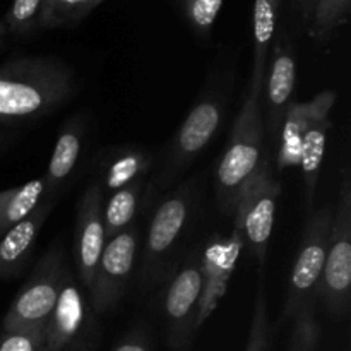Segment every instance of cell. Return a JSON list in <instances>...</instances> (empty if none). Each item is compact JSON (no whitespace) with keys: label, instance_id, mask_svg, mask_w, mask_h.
Here are the masks:
<instances>
[{"label":"cell","instance_id":"obj_11","mask_svg":"<svg viewBox=\"0 0 351 351\" xmlns=\"http://www.w3.org/2000/svg\"><path fill=\"white\" fill-rule=\"evenodd\" d=\"M137 249V226H129L105 243V249L96 264L91 288L88 290V298L98 317L112 312L122 300L136 267Z\"/></svg>","mask_w":351,"mask_h":351},{"label":"cell","instance_id":"obj_1","mask_svg":"<svg viewBox=\"0 0 351 351\" xmlns=\"http://www.w3.org/2000/svg\"><path fill=\"white\" fill-rule=\"evenodd\" d=\"M79 91L74 71L48 55L0 65V129H19L53 115Z\"/></svg>","mask_w":351,"mask_h":351},{"label":"cell","instance_id":"obj_33","mask_svg":"<svg viewBox=\"0 0 351 351\" xmlns=\"http://www.w3.org/2000/svg\"><path fill=\"white\" fill-rule=\"evenodd\" d=\"M3 48V41H0V50H2Z\"/></svg>","mask_w":351,"mask_h":351},{"label":"cell","instance_id":"obj_10","mask_svg":"<svg viewBox=\"0 0 351 351\" xmlns=\"http://www.w3.org/2000/svg\"><path fill=\"white\" fill-rule=\"evenodd\" d=\"M331 223L332 211L329 208H319L308 216L304 239L288 281V295L281 321L295 319L302 308L317 302V290L324 269Z\"/></svg>","mask_w":351,"mask_h":351},{"label":"cell","instance_id":"obj_9","mask_svg":"<svg viewBox=\"0 0 351 351\" xmlns=\"http://www.w3.org/2000/svg\"><path fill=\"white\" fill-rule=\"evenodd\" d=\"M48 351H96L101 341L98 315L77 278L67 269L60 295L45 328Z\"/></svg>","mask_w":351,"mask_h":351},{"label":"cell","instance_id":"obj_22","mask_svg":"<svg viewBox=\"0 0 351 351\" xmlns=\"http://www.w3.org/2000/svg\"><path fill=\"white\" fill-rule=\"evenodd\" d=\"M144 187H146V180H141L110 194L108 201L103 204L106 242L129 226H132V221L139 211Z\"/></svg>","mask_w":351,"mask_h":351},{"label":"cell","instance_id":"obj_4","mask_svg":"<svg viewBox=\"0 0 351 351\" xmlns=\"http://www.w3.org/2000/svg\"><path fill=\"white\" fill-rule=\"evenodd\" d=\"M226 112V95L213 84L192 106L165 153L163 165L153 182V191H165L177 180L199 154L211 144Z\"/></svg>","mask_w":351,"mask_h":351},{"label":"cell","instance_id":"obj_8","mask_svg":"<svg viewBox=\"0 0 351 351\" xmlns=\"http://www.w3.org/2000/svg\"><path fill=\"white\" fill-rule=\"evenodd\" d=\"M280 194L281 184L273 175L271 154H267L261 163L259 170L240 192L235 215H233V223L239 225L242 232L243 245L249 249L252 259H256L259 264V273L264 271Z\"/></svg>","mask_w":351,"mask_h":351},{"label":"cell","instance_id":"obj_18","mask_svg":"<svg viewBox=\"0 0 351 351\" xmlns=\"http://www.w3.org/2000/svg\"><path fill=\"white\" fill-rule=\"evenodd\" d=\"M281 0H254L252 9V72H250L249 91L247 95L261 98L263 93L264 75H266L267 58L276 33L278 14H280Z\"/></svg>","mask_w":351,"mask_h":351},{"label":"cell","instance_id":"obj_28","mask_svg":"<svg viewBox=\"0 0 351 351\" xmlns=\"http://www.w3.org/2000/svg\"><path fill=\"white\" fill-rule=\"evenodd\" d=\"M291 341L288 351H314L319 341V324L315 319V304L307 305L293 319Z\"/></svg>","mask_w":351,"mask_h":351},{"label":"cell","instance_id":"obj_29","mask_svg":"<svg viewBox=\"0 0 351 351\" xmlns=\"http://www.w3.org/2000/svg\"><path fill=\"white\" fill-rule=\"evenodd\" d=\"M0 351H48L45 331L0 332Z\"/></svg>","mask_w":351,"mask_h":351},{"label":"cell","instance_id":"obj_19","mask_svg":"<svg viewBox=\"0 0 351 351\" xmlns=\"http://www.w3.org/2000/svg\"><path fill=\"white\" fill-rule=\"evenodd\" d=\"M86 122L81 115H74L62 125L57 141H55L53 153L48 161L47 171L43 175L45 184H47V195L53 194L77 167Z\"/></svg>","mask_w":351,"mask_h":351},{"label":"cell","instance_id":"obj_25","mask_svg":"<svg viewBox=\"0 0 351 351\" xmlns=\"http://www.w3.org/2000/svg\"><path fill=\"white\" fill-rule=\"evenodd\" d=\"M45 0H12L5 14V26L9 34L27 38L41 31V12Z\"/></svg>","mask_w":351,"mask_h":351},{"label":"cell","instance_id":"obj_32","mask_svg":"<svg viewBox=\"0 0 351 351\" xmlns=\"http://www.w3.org/2000/svg\"><path fill=\"white\" fill-rule=\"evenodd\" d=\"M7 34H9V31H7L5 23H3V21H0V41H3V38H5Z\"/></svg>","mask_w":351,"mask_h":351},{"label":"cell","instance_id":"obj_23","mask_svg":"<svg viewBox=\"0 0 351 351\" xmlns=\"http://www.w3.org/2000/svg\"><path fill=\"white\" fill-rule=\"evenodd\" d=\"M105 0H45L41 31L75 26Z\"/></svg>","mask_w":351,"mask_h":351},{"label":"cell","instance_id":"obj_7","mask_svg":"<svg viewBox=\"0 0 351 351\" xmlns=\"http://www.w3.org/2000/svg\"><path fill=\"white\" fill-rule=\"evenodd\" d=\"M165 281L161 311L168 346L171 351H189L199 331L202 293L201 247H194Z\"/></svg>","mask_w":351,"mask_h":351},{"label":"cell","instance_id":"obj_14","mask_svg":"<svg viewBox=\"0 0 351 351\" xmlns=\"http://www.w3.org/2000/svg\"><path fill=\"white\" fill-rule=\"evenodd\" d=\"M103 204L105 194L96 182H91L77 202L74 228V263L79 285L86 291L91 288L96 264L106 243Z\"/></svg>","mask_w":351,"mask_h":351},{"label":"cell","instance_id":"obj_3","mask_svg":"<svg viewBox=\"0 0 351 351\" xmlns=\"http://www.w3.org/2000/svg\"><path fill=\"white\" fill-rule=\"evenodd\" d=\"M195 194V180L185 182L154 209L147 226L141 264L139 288L143 293H147L158 283L167 280L178 243L192 218Z\"/></svg>","mask_w":351,"mask_h":351},{"label":"cell","instance_id":"obj_27","mask_svg":"<svg viewBox=\"0 0 351 351\" xmlns=\"http://www.w3.org/2000/svg\"><path fill=\"white\" fill-rule=\"evenodd\" d=\"M221 7L223 0H180L182 14L199 38L211 34Z\"/></svg>","mask_w":351,"mask_h":351},{"label":"cell","instance_id":"obj_26","mask_svg":"<svg viewBox=\"0 0 351 351\" xmlns=\"http://www.w3.org/2000/svg\"><path fill=\"white\" fill-rule=\"evenodd\" d=\"M271 341V324L269 312H267L266 290H264L263 273H261L259 285H257L256 300H254L252 321H250L249 338H247L245 351H267Z\"/></svg>","mask_w":351,"mask_h":351},{"label":"cell","instance_id":"obj_20","mask_svg":"<svg viewBox=\"0 0 351 351\" xmlns=\"http://www.w3.org/2000/svg\"><path fill=\"white\" fill-rule=\"evenodd\" d=\"M314 99L305 103L291 101L288 106L283 123H281L276 147H274L276 149V167L280 171L298 167L300 144L312 119V113H314Z\"/></svg>","mask_w":351,"mask_h":351},{"label":"cell","instance_id":"obj_30","mask_svg":"<svg viewBox=\"0 0 351 351\" xmlns=\"http://www.w3.org/2000/svg\"><path fill=\"white\" fill-rule=\"evenodd\" d=\"M112 351H153V345H151V336L147 329L143 326L136 329H130L115 346Z\"/></svg>","mask_w":351,"mask_h":351},{"label":"cell","instance_id":"obj_5","mask_svg":"<svg viewBox=\"0 0 351 351\" xmlns=\"http://www.w3.org/2000/svg\"><path fill=\"white\" fill-rule=\"evenodd\" d=\"M67 269L60 245L47 250L3 315V331H45Z\"/></svg>","mask_w":351,"mask_h":351},{"label":"cell","instance_id":"obj_31","mask_svg":"<svg viewBox=\"0 0 351 351\" xmlns=\"http://www.w3.org/2000/svg\"><path fill=\"white\" fill-rule=\"evenodd\" d=\"M293 2L295 5H297L298 12H300L302 19H304L305 23H308L312 17V12H314V7L317 0H293Z\"/></svg>","mask_w":351,"mask_h":351},{"label":"cell","instance_id":"obj_21","mask_svg":"<svg viewBox=\"0 0 351 351\" xmlns=\"http://www.w3.org/2000/svg\"><path fill=\"white\" fill-rule=\"evenodd\" d=\"M47 195L45 178H34L17 187L0 191V237L26 219Z\"/></svg>","mask_w":351,"mask_h":351},{"label":"cell","instance_id":"obj_6","mask_svg":"<svg viewBox=\"0 0 351 351\" xmlns=\"http://www.w3.org/2000/svg\"><path fill=\"white\" fill-rule=\"evenodd\" d=\"M351 291V178L343 171L338 204L332 213L328 252L319 283L321 298L332 317H345L350 312Z\"/></svg>","mask_w":351,"mask_h":351},{"label":"cell","instance_id":"obj_13","mask_svg":"<svg viewBox=\"0 0 351 351\" xmlns=\"http://www.w3.org/2000/svg\"><path fill=\"white\" fill-rule=\"evenodd\" d=\"M243 247L245 245L240 226L233 223V230L228 237L218 233L211 235L201 249L202 293L197 319L199 329L215 314L219 302L225 298Z\"/></svg>","mask_w":351,"mask_h":351},{"label":"cell","instance_id":"obj_16","mask_svg":"<svg viewBox=\"0 0 351 351\" xmlns=\"http://www.w3.org/2000/svg\"><path fill=\"white\" fill-rule=\"evenodd\" d=\"M51 209H53V199L45 195L40 206L26 219L17 223L0 237V278L2 280H12L19 276L21 271L29 263L41 226L50 216Z\"/></svg>","mask_w":351,"mask_h":351},{"label":"cell","instance_id":"obj_15","mask_svg":"<svg viewBox=\"0 0 351 351\" xmlns=\"http://www.w3.org/2000/svg\"><path fill=\"white\" fill-rule=\"evenodd\" d=\"M335 91H322L314 98V113L308 122L307 130L300 144L298 167L302 170L305 187V202L307 208H314L315 194H317L319 177H321L322 161L326 156L329 130H331V110L336 103Z\"/></svg>","mask_w":351,"mask_h":351},{"label":"cell","instance_id":"obj_2","mask_svg":"<svg viewBox=\"0 0 351 351\" xmlns=\"http://www.w3.org/2000/svg\"><path fill=\"white\" fill-rule=\"evenodd\" d=\"M267 154L261 98L247 95L216 168V202L223 215L233 218L240 192Z\"/></svg>","mask_w":351,"mask_h":351},{"label":"cell","instance_id":"obj_12","mask_svg":"<svg viewBox=\"0 0 351 351\" xmlns=\"http://www.w3.org/2000/svg\"><path fill=\"white\" fill-rule=\"evenodd\" d=\"M295 84H297V60H295L293 47L287 34H280L271 47L263 93H261V99L264 98L261 106H263L266 141H269L271 149L276 147L285 113L293 98Z\"/></svg>","mask_w":351,"mask_h":351},{"label":"cell","instance_id":"obj_24","mask_svg":"<svg viewBox=\"0 0 351 351\" xmlns=\"http://www.w3.org/2000/svg\"><path fill=\"white\" fill-rule=\"evenodd\" d=\"M350 0H317L308 21V34L317 41H326L335 29L346 23Z\"/></svg>","mask_w":351,"mask_h":351},{"label":"cell","instance_id":"obj_17","mask_svg":"<svg viewBox=\"0 0 351 351\" xmlns=\"http://www.w3.org/2000/svg\"><path fill=\"white\" fill-rule=\"evenodd\" d=\"M153 154L141 146H117L103 151L96 165V184L103 194H112L136 182L146 180Z\"/></svg>","mask_w":351,"mask_h":351}]
</instances>
